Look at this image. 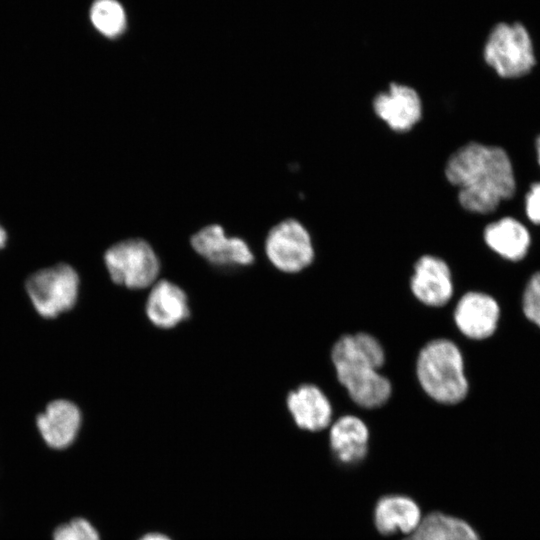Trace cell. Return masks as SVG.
<instances>
[{"label":"cell","mask_w":540,"mask_h":540,"mask_svg":"<svg viewBox=\"0 0 540 540\" xmlns=\"http://www.w3.org/2000/svg\"><path fill=\"white\" fill-rule=\"evenodd\" d=\"M444 175L458 188L461 207L487 214L515 192V178L507 153L500 147L469 142L448 158Z\"/></svg>","instance_id":"1"},{"label":"cell","mask_w":540,"mask_h":540,"mask_svg":"<svg viewBox=\"0 0 540 540\" xmlns=\"http://www.w3.org/2000/svg\"><path fill=\"white\" fill-rule=\"evenodd\" d=\"M331 359L339 382L357 405L371 409L388 401L392 386L379 373L385 352L374 336L364 332L343 335L333 345Z\"/></svg>","instance_id":"2"},{"label":"cell","mask_w":540,"mask_h":540,"mask_svg":"<svg viewBox=\"0 0 540 540\" xmlns=\"http://www.w3.org/2000/svg\"><path fill=\"white\" fill-rule=\"evenodd\" d=\"M416 374L422 389L439 403L457 404L468 393L463 357L451 340L428 342L418 354Z\"/></svg>","instance_id":"3"},{"label":"cell","mask_w":540,"mask_h":540,"mask_svg":"<svg viewBox=\"0 0 540 540\" xmlns=\"http://www.w3.org/2000/svg\"><path fill=\"white\" fill-rule=\"evenodd\" d=\"M485 62L504 78L527 74L535 65L532 41L520 23H499L490 32L484 46Z\"/></svg>","instance_id":"4"},{"label":"cell","mask_w":540,"mask_h":540,"mask_svg":"<svg viewBox=\"0 0 540 540\" xmlns=\"http://www.w3.org/2000/svg\"><path fill=\"white\" fill-rule=\"evenodd\" d=\"M79 283L75 269L60 263L30 275L26 280V290L41 316L55 318L75 305Z\"/></svg>","instance_id":"5"},{"label":"cell","mask_w":540,"mask_h":540,"mask_svg":"<svg viewBox=\"0 0 540 540\" xmlns=\"http://www.w3.org/2000/svg\"><path fill=\"white\" fill-rule=\"evenodd\" d=\"M113 282L129 289H143L156 280L160 264L152 247L142 239L112 245L104 255Z\"/></svg>","instance_id":"6"},{"label":"cell","mask_w":540,"mask_h":540,"mask_svg":"<svg viewBox=\"0 0 540 540\" xmlns=\"http://www.w3.org/2000/svg\"><path fill=\"white\" fill-rule=\"evenodd\" d=\"M265 251L270 262L286 273L308 267L314 259V247L308 230L295 219H286L269 231Z\"/></svg>","instance_id":"7"},{"label":"cell","mask_w":540,"mask_h":540,"mask_svg":"<svg viewBox=\"0 0 540 540\" xmlns=\"http://www.w3.org/2000/svg\"><path fill=\"white\" fill-rule=\"evenodd\" d=\"M376 116L394 132L410 131L422 118L423 104L413 87L391 83L387 90L378 93L372 102Z\"/></svg>","instance_id":"8"},{"label":"cell","mask_w":540,"mask_h":540,"mask_svg":"<svg viewBox=\"0 0 540 540\" xmlns=\"http://www.w3.org/2000/svg\"><path fill=\"white\" fill-rule=\"evenodd\" d=\"M193 249L217 266H247L254 261L248 244L239 237H228L216 224L202 228L192 236Z\"/></svg>","instance_id":"9"},{"label":"cell","mask_w":540,"mask_h":540,"mask_svg":"<svg viewBox=\"0 0 540 540\" xmlns=\"http://www.w3.org/2000/svg\"><path fill=\"white\" fill-rule=\"evenodd\" d=\"M410 279L413 295L430 307L444 306L452 297L453 283L448 264L434 255L421 256Z\"/></svg>","instance_id":"10"},{"label":"cell","mask_w":540,"mask_h":540,"mask_svg":"<svg viewBox=\"0 0 540 540\" xmlns=\"http://www.w3.org/2000/svg\"><path fill=\"white\" fill-rule=\"evenodd\" d=\"M81 422L79 408L65 399L50 402L36 418V425L43 441L55 450L66 449L74 443Z\"/></svg>","instance_id":"11"},{"label":"cell","mask_w":540,"mask_h":540,"mask_svg":"<svg viewBox=\"0 0 540 540\" xmlns=\"http://www.w3.org/2000/svg\"><path fill=\"white\" fill-rule=\"evenodd\" d=\"M499 306L494 298L481 292H468L458 301L454 320L462 334L482 340L491 336L497 327Z\"/></svg>","instance_id":"12"},{"label":"cell","mask_w":540,"mask_h":540,"mask_svg":"<svg viewBox=\"0 0 540 540\" xmlns=\"http://www.w3.org/2000/svg\"><path fill=\"white\" fill-rule=\"evenodd\" d=\"M287 407L296 425L316 432L328 427L332 420V407L327 396L313 384H303L287 397Z\"/></svg>","instance_id":"13"},{"label":"cell","mask_w":540,"mask_h":540,"mask_svg":"<svg viewBox=\"0 0 540 540\" xmlns=\"http://www.w3.org/2000/svg\"><path fill=\"white\" fill-rule=\"evenodd\" d=\"M146 314L155 326L172 328L189 317L187 296L176 284L159 281L148 295Z\"/></svg>","instance_id":"14"},{"label":"cell","mask_w":540,"mask_h":540,"mask_svg":"<svg viewBox=\"0 0 540 540\" xmlns=\"http://www.w3.org/2000/svg\"><path fill=\"white\" fill-rule=\"evenodd\" d=\"M329 441L331 450L339 462L354 465L367 455L369 430L359 417L345 415L332 424Z\"/></svg>","instance_id":"15"},{"label":"cell","mask_w":540,"mask_h":540,"mask_svg":"<svg viewBox=\"0 0 540 540\" xmlns=\"http://www.w3.org/2000/svg\"><path fill=\"white\" fill-rule=\"evenodd\" d=\"M418 504L408 496L387 495L378 500L374 509V523L383 535L397 532L412 533L421 521Z\"/></svg>","instance_id":"16"},{"label":"cell","mask_w":540,"mask_h":540,"mask_svg":"<svg viewBox=\"0 0 540 540\" xmlns=\"http://www.w3.org/2000/svg\"><path fill=\"white\" fill-rule=\"evenodd\" d=\"M484 240L494 252L513 261L522 259L530 245V235L525 226L510 217L487 225Z\"/></svg>","instance_id":"17"},{"label":"cell","mask_w":540,"mask_h":540,"mask_svg":"<svg viewBox=\"0 0 540 540\" xmlns=\"http://www.w3.org/2000/svg\"><path fill=\"white\" fill-rule=\"evenodd\" d=\"M403 540H480V538L464 520L442 512H431L421 519L417 528Z\"/></svg>","instance_id":"18"},{"label":"cell","mask_w":540,"mask_h":540,"mask_svg":"<svg viewBox=\"0 0 540 540\" xmlns=\"http://www.w3.org/2000/svg\"><path fill=\"white\" fill-rule=\"evenodd\" d=\"M90 19L94 27L109 38L119 36L126 26L125 12L115 0H96L90 10Z\"/></svg>","instance_id":"19"},{"label":"cell","mask_w":540,"mask_h":540,"mask_svg":"<svg viewBox=\"0 0 540 540\" xmlns=\"http://www.w3.org/2000/svg\"><path fill=\"white\" fill-rule=\"evenodd\" d=\"M52 540H100V535L90 521L75 517L58 525L52 533Z\"/></svg>","instance_id":"20"},{"label":"cell","mask_w":540,"mask_h":540,"mask_svg":"<svg viewBox=\"0 0 540 540\" xmlns=\"http://www.w3.org/2000/svg\"><path fill=\"white\" fill-rule=\"evenodd\" d=\"M522 304L525 316L540 327V272L530 278Z\"/></svg>","instance_id":"21"},{"label":"cell","mask_w":540,"mask_h":540,"mask_svg":"<svg viewBox=\"0 0 540 540\" xmlns=\"http://www.w3.org/2000/svg\"><path fill=\"white\" fill-rule=\"evenodd\" d=\"M526 213L533 223L540 224V183L533 184L526 196Z\"/></svg>","instance_id":"22"},{"label":"cell","mask_w":540,"mask_h":540,"mask_svg":"<svg viewBox=\"0 0 540 540\" xmlns=\"http://www.w3.org/2000/svg\"><path fill=\"white\" fill-rule=\"evenodd\" d=\"M140 540H170L167 536L160 533H150L143 536Z\"/></svg>","instance_id":"23"},{"label":"cell","mask_w":540,"mask_h":540,"mask_svg":"<svg viewBox=\"0 0 540 540\" xmlns=\"http://www.w3.org/2000/svg\"><path fill=\"white\" fill-rule=\"evenodd\" d=\"M8 235L4 227L0 224V250L5 247Z\"/></svg>","instance_id":"24"},{"label":"cell","mask_w":540,"mask_h":540,"mask_svg":"<svg viewBox=\"0 0 540 540\" xmlns=\"http://www.w3.org/2000/svg\"><path fill=\"white\" fill-rule=\"evenodd\" d=\"M536 148H537L538 162L540 164V137L537 139Z\"/></svg>","instance_id":"25"}]
</instances>
